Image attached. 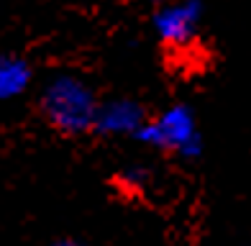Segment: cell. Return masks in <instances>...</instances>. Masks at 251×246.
<instances>
[{"label": "cell", "mask_w": 251, "mask_h": 246, "mask_svg": "<svg viewBox=\"0 0 251 246\" xmlns=\"http://www.w3.org/2000/svg\"><path fill=\"white\" fill-rule=\"evenodd\" d=\"M39 108L44 121L54 131L64 133V136H82V133L95 131L100 103L90 85H85L77 77L62 74V77H54L44 87L39 98Z\"/></svg>", "instance_id": "6da1fadb"}, {"label": "cell", "mask_w": 251, "mask_h": 246, "mask_svg": "<svg viewBox=\"0 0 251 246\" xmlns=\"http://www.w3.org/2000/svg\"><path fill=\"white\" fill-rule=\"evenodd\" d=\"M136 136L156 149L175 151L182 156H192L200 149L195 118H192L187 105H175L164 110L162 116H156L154 121H144V126L136 131Z\"/></svg>", "instance_id": "7a4b0ae2"}, {"label": "cell", "mask_w": 251, "mask_h": 246, "mask_svg": "<svg viewBox=\"0 0 251 246\" xmlns=\"http://www.w3.org/2000/svg\"><path fill=\"white\" fill-rule=\"evenodd\" d=\"M200 13L202 8L198 0H177L167 3L164 8L156 10L154 16V31L167 47L182 49L195 39L198 26H200Z\"/></svg>", "instance_id": "3957f363"}, {"label": "cell", "mask_w": 251, "mask_h": 246, "mask_svg": "<svg viewBox=\"0 0 251 246\" xmlns=\"http://www.w3.org/2000/svg\"><path fill=\"white\" fill-rule=\"evenodd\" d=\"M144 110L141 105L131 103V100H113L108 105L98 108L95 118V131L100 133H136L144 126Z\"/></svg>", "instance_id": "277c9868"}, {"label": "cell", "mask_w": 251, "mask_h": 246, "mask_svg": "<svg viewBox=\"0 0 251 246\" xmlns=\"http://www.w3.org/2000/svg\"><path fill=\"white\" fill-rule=\"evenodd\" d=\"M31 85V67L13 54H0V100H10Z\"/></svg>", "instance_id": "5b68a950"}, {"label": "cell", "mask_w": 251, "mask_h": 246, "mask_svg": "<svg viewBox=\"0 0 251 246\" xmlns=\"http://www.w3.org/2000/svg\"><path fill=\"white\" fill-rule=\"evenodd\" d=\"M49 246H87V244L77 241V239H56V241H54V244H49Z\"/></svg>", "instance_id": "8992f818"}]
</instances>
